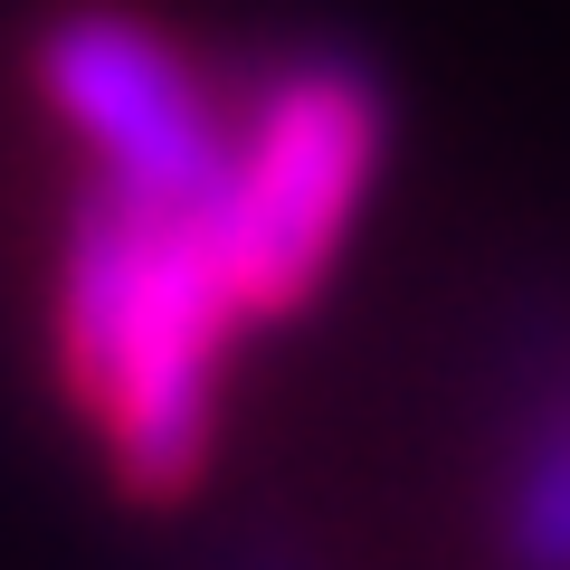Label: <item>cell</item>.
<instances>
[{
	"label": "cell",
	"instance_id": "277c9868",
	"mask_svg": "<svg viewBox=\"0 0 570 570\" xmlns=\"http://www.w3.org/2000/svg\"><path fill=\"white\" fill-rule=\"evenodd\" d=\"M504 570H570V362L532 390V419L513 438L504 504H494Z\"/></svg>",
	"mask_w": 570,
	"mask_h": 570
},
{
	"label": "cell",
	"instance_id": "6da1fadb",
	"mask_svg": "<svg viewBox=\"0 0 570 570\" xmlns=\"http://www.w3.org/2000/svg\"><path fill=\"white\" fill-rule=\"evenodd\" d=\"M209 209H163L96 181L67 228L58 266V362L67 390L96 409L124 494L181 504L219 448V362L238 333Z\"/></svg>",
	"mask_w": 570,
	"mask_h": 570
},
{
	"label": "cell",
	"instance_id": "3957f363",
	"mask_svg": "<svg viewBox=\"0 0 570 570\" xmlns=\"http://www.w3.org/2000/svg\"><path fill=\"white\" fill-rule=\"evenodd\" d=\"M39 86L86 142L115 190L163 209H219L228 134L209 115L200 77L124 10H58L39 39Z\"/></svg>",
	"mask_w": 570,
	"mask_h": 570
},
{
	"label": "cell",
	"instance_id": "7a4b0ae2",
	"mask_svg": "<svg viewBox=\"0 0 570 570\" xmlns=\"http://www.w3.org/2000/svg\"><path fill=\"white\" fill-rule=\"evenodd\" d=\"M381 163V86L362 58L314 48L257 86V115L228 142V190L209 209L247 324H276L324 285L352 209Z\"/></svg>",
	"mask_w": 570,
	"mask_h": 570
},
{
	"label": "cell",
	"instance_id": "5b68a950",
	"mask_svg": "<svg viewBox=\"0 0 570 570\" xmlns=\"http://www.w3.org/2000/svg\"><path fill=\"white\" fill-rule=\"evenodd\" d=\"M238 570H305V561H295L285 542H247V551H238Z\"/></svg>",
	"mask_w": 570,
	"mask_h": 570
}]
</instances>
